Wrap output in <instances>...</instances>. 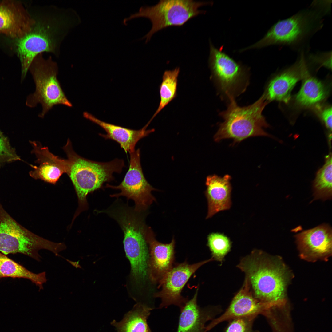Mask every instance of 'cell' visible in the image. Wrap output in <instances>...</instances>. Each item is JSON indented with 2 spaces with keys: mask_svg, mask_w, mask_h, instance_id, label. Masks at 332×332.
<instances>
[{
  "mask_svg": "<svg viewBox=\"0 0 332 332\" xmlns=\"http://www.w3.org/2000/svg\"><path fill=\"white\" fill-rule=\"evenodd\" d=\"M312 8L300 11L288 18L279 20L269 30L264 37L241 52L271 45L295 48L302 45L322 26V13L312 6Z\"/></svg>",
  "mask_w": 332,
  "mask_h": 332,
  "instance_id": "cell-6",
  "label": "cell"
},
{
  "mask_svg": "<svg viewBox=\"0 0 332 332\" xmlns=\"http://www.w3.org/2000/svg\"><path fill=\"white\" fill-rule=\"evenodd\" d=\"M214 260L211 257L192 264L185 261L173 266L159 283V286L161 288V290L154 294V297L161 299L159 308L174 305L181 309L188 300L181 294L187 282L200 267Z\"/></svg>",
  "mask_w": 332,
  "mask_h": 332,
  "instance_id": "cell-12",
  "label": "cell"
},
{
  "mask_svg": "<svg viewBox=\"0 0 332 332\" xmlns=\"http://www.w3.org/2000/svg\"><path fill=\"white\" fill-rule=\"evenodd\" d=\"M35 84L36 89L29 96L26 104L30 107L41 104L42 111L38 116L43 118L53 106L62 105L72 107L68 99L57 78L58 67L51 57L45 58L43 53L37 55L30 67Z\"/></svg>",
  "mask_w": 332,
  "mask_h": 332,
  "instance_id": "cell-7",
  "label": "cell"
},
{
  "mask_svg": "<svg viewBox=\"0 0 332 332\" xmlns=\"http://www.w3.org/2000/svg\"><path fill=\"white\" fill-rule=\"evenodd\" d=\"M9 277L27 279L40 289L43 288V284L47 281L45 272L33 273L0 252V279Z\"/></svg>",
  "mask_w": 332,
  "mask_h": 332,
  "instance_id": "cell-24",
  "label": "cell"
},
{
  "mask_svg": "<svg viewBox=\"0 0 332 332\" xmlns=\"http://www.w3.org/2000/svg\"><path fill=\"white\" fill-rule=\"evenodd\" d=\"M273 308L272 305L262 302L255 297L245 279L242 288L234 297L228 308L206 326V331L224 321L243 317H257L260 314L265 316Z\"/></svg>",
  "mask_w": 332,
  "mask_h": 332,
  "instance_id": "cell-13",
  "label": "cell"
},
{
  "mask_svg": "<svg viewBox=\"0 0 332 332\" xmlns=\"http://www.w3.org/2000/svg\"><path fill=\"white\" fill-rule=\"evenodd\" d=\"M83 116L100 126L107 133L106 134L100 133L99 135L105 139H110L116 141L126 153L134 151L136 145L140 140L154 131L153 129L146 130L149 124L148 123L142 128L135 130L102 121L87 112L83 113Z\"/></svg>",
  "mask_w": 332,
  "mask_h": 332,
  "instance_id": "cell-20",
  "label": "cell"
},
{
  "mask_svg": "<svg viewBox=\"0 0 332 332\" xmlns=\"http://www.w3.org/2000/svg\"><path fill=\"white\" fill-rule=\"evenodd\" d=\"M112 218L120 225L124 234L123 244L130 261V281L135 291L139 290L148 278V249L144 236L146 226L141 213L125 206L116 210Z\"/></svg>",
  "mask_w": 332,
  "mask_h": 332,
  "instance_id": "cell-4",
  "label": "cell"
},
{
  "mask_svg": "<svg viewBox=\"0 0 332 332\" xmlns=\"http://www.w3.org/2000/svg\"><path fill=\"white\" fill-rule=\"evenodd\" d=\"M179 67L164 71L160 86V100L156 111L150 120L153 119L177 96Z\"/></svg>",
  "mask_w": 332,
  "mask_h": 332,
  "instance_id": "cell-26",
  "label": "cell"
},
{
  "mask_svg": "<svg viewBox=\"0 0 332 332\" xmlns=\"http://www.w3.org/2000/svg\"><path fill=\"white\" fill-rule=\"evenodd\" d=\"M320 118L330 133L332 131V108L328 106L321 109L320 111Z\"/></svg>",
  "mask_w": 332,
  "mask_h": 332,
  "instance_id": "cell-31",
  "label": "cell"
},
{
  "mask_svg": "<svg viewBox=\"0 0 332 332\" xmlns=\"http://www.w3.org/2000/svg\"><path fill=\"white\" fill-rule=\"evenodd\" d=\"M198 288L192 298L180 309L176 332H207L206 323L212 320L222 310L216 307H200L197 304Z\"/></svg>",
  "mask_w": 332,
  "mask_h": 332,
  "instance_id": "cell-19",
  "label": "cell"
},
{
  "mask_svg": "<svg viewBox=\"0 0 332 332\" xmlns=\"http://www.w3.org/2000/svg\"><path fill=\"white\" fill-rule=\"evenodd\" d=\"M299 57L294 64L269 82L263 95L268 103L276 100L287 103L295 84L309 74L303 51Z\"/></svg>",
  "mask_w": 332,
  "mask_h": 332,
  "instance_id": "cell-15",
  "label": "cell"
},
{
  "mask_svg": "<svg viewBox=\"0 0 332 332\" xmlns=\"http://www.w3.org/2000/svg\"><path fill=\"white\" fill-rule=\"evenodd\" d=\"M140 150L138 149L129 153L128 170L121 182L117 186L107 184L105 187L118 189L121 192L110 195L111 197H126L132 200L135 204L134 210L139 212L145 211L155 198L151 193L155 190L148 182L144 176L140 163Z\"/></svg>",
  "mask_w": 332,
  "mask_h": 332,
  "instance_id": "cell-11",
  "label": "cell"
},
{
  "mask_svg": "<svg viewBox=\"0 0 332 332\" xmlns=\"http://www.w3.org/2000/svg\"><path fill=\"white\" fill-rule=\"evenodd\" d=\"M331 154L327 155L324 164L317 171L313 182L314 200L325 201L331 199L332 195V159Z\"/></svg>",
  "mask_w": 332,
  "mask_h": 332,
  "instance_id": "cell-25",
  "label": "cell"
},
{
  "mask_svg": "<svg viewBox=\"0 0 332 332\" xmlns=\"http://www.w3.org/2000/svg\"><path fill=\"white\" fill-rule=\"evenodd\" d=\"M228 102L226 109L219 113L223 121L219 124V129L214 136L215 141L231 139L234 144L251 137L270 136L263 129L269 125L262 114L268 103L263 95L248 106L238 105L233 98L230 99Z\"/></svg>",
  "mask_w": 332,
  "mask_h": 332,
  "instance_id": "cell-5",
  "label": "cell"
},
{
  "mask_svg": "<svg viewBox=\"0 0 332 332\" xmlns=\"http://www.w3.org/2000/svg\"><path fill=\"white\" fill-rule=\"evenodd\" d=\"M212 3L211 2L192 0H160L153 6H141L138 11L124 18L123 22L126 24L127 21L134 18L144 17L148 18L152 23V28L140 39L145 38V43H147L158 31L169 26H182L191 18L204 14L205 11L200 10L199 8Z\"/></svg>",
  "mask_w": 332,
  "mask_h": 332,
  "instance_id": "cell-8",
  "label": "cell"
},
{
  "mask_svg": "<svg viewBox=\"0 0 332 332\" xmlns=\"http://www.w3.org/2000/svg\"><path fill=\"white\" fill-rule=\"evenodd\" d=\"M61 248L60 243L48 240L32 233L13 219L5 210L0 201V251L5 255L17 253L37 261L41 257L40 249L57 255Z\"/></svg>",
  "mask_w": 332,
  "mask_h": 332,
  "instance_id": "cell-9",
  "label": "cell"
},
{
  "mask_svg": "<svg viewBox=\"0 0 332 332\" xmlns=\"http://www.w3.org/2000/svg\"><path fill=\"white\" fill-rule=\"evenodd\" d=\"M245 275L251 290L260 301L274 307L285 305L290 275L278 259L255 250L243 258L237 266Z\"/></svg>",
  "mask_w": 332,
  "mask_h": 332,
  "instance_id": "cell-2",
  "label": "cell"
},
{
  "mask_svg": "<svg viewBox=\"0 0 332 332\" xmlns=\"http://www.w3.org/2000/svg\"><path fill=\"white\" fill-rule=\"evenodd\" d=\"M304 79L300 89L295 97L296 103L303 107L318 106L328 95L326 86L309 74Z\"/></svg>",
  "mask_w": 332,
  "mask_h": 332,
  "instance_id": "cell-23",
  "label": "cell"
},
{
  "mask_svg": "<svg viewBox=\"0 0 332 332\" xmlns=\"http://www.w3.org/2000/svg\"><path fill=\"white\" fill-rule=\"evenodd\" d=\"M33 147L32 153L35 154L38 166L31 165L34 170L30 176L35 179H41L45 182L55 184L64 173H67L68 162L49 152L47 147H44L39 142L31 141Z\"/></svg>",
  "mask_w": 332,
  "mask_h": 332,
  "instance_id": "cell-18",
  "label": "cell"
},
{
  "mask_svg": "<svg viewBox=\"0 0 332 332\" xmlns=\"http://www.w3.org/2000/svg\"><path fill=\"white\" fill-rule=\"evenodd\" d=\"M308 59L311 62L321 66H324L331 69L332 52L331 51L310 53L308 56Z\"/></svg>",
  "mask_w": 332,
  "mask_h": 332,
  "instance_id": "cell-30",
  "label": "cell"
},
{
  "mask_svg": "<svg viewBox=\"0 0 332 332\" xmlns=\"http://www.w3.org/2000/svg\"><path fill=\"white\" fill-rule=\"evenodd\" d=\"M256 317H245L231 320L225 332H259L253 329V323Z\"/></svg>",
  "mask_w": 332,
  "mask_h": 332,
  "instance_id": "cell-28",
  "label": "cell"
},
{
  "mask_svg": "<svg viewBox=\"0 0 332 332\" xmlns=\"http://www.w3.org/2000/svg\"><path fill=\"white\" fill-rule=\"evenodd\" d=\"M144 234L149 246L148 278L152 283H159L173 267L175 240L173 238L169 243L159 242L156 239L150 227L147 226Z\"/></svg>",
  "mask_w": 332,
  "mask_h": 332,
  "instance_id": "cell-16",
  "label": "cell"
},
{
  "mask_svg": "<svg viewBox=\"0 0 332 332\" xmlns=\"http://www.w3.org/2000/svg\"><path fill=\"white\" fill-rule=\"evenodd\" d=\"M301 257L315 261L327 259L332 253V229L323 224L305 230L295 235Z\"/></svg>",
  "mask_w": 332,
  "mask_h": 332,
  "instance_id": "cell-14",
  "label": "cell"
},
{
  "mask_svg": "<svg viewBox=\"0 0 332 332\" xmlns=\"http://www.w3.org/2000/svg\"><path fill=\"white\" fill-rule=\"evenodd\" d=\"M20 160L14 149L10 145L7 138L0 131V164Z\"/></svg>",
  "mask_w": 332,
  "mask_h": 332,
  "instance_id": "cell-29",
  "label": "cell"
},
{
  "mask_svg": "<svg viewBox=\"0 0 332 332\" xmlns=\"http://www.w3.org/2000/svg\"><path fill=\"white\" fill-rule=\"evenodd\" d=\"M208 245L214 260L221 263H222L231 247V242L228 237L218 233H212L209 235Z\"/></svg>",
  "mask_w": 332,
  "mask_h": 332,
  "instance_id": "cell-27",
  "label": "cell"
},
{
  "mask_svg": "<svg viewBox=\"0 0 332 332\" xmlns=\"http://www.w3.org/2000/svg\"><path fill=\"white\" fill-rule=\"evenodd\" d=\"M31 31L17 42V50L22 66V79L25 77L35 57L44 52L60 55L62 42L81 22L71 8L53 5L39 6Z\"/></svg>",
  "mask_w": 332,
  "mask_h": 332,
  "instance_id": "cell-1",
  "label": "cell"
},
{
  "mask_svg": "<svg viewBox=\"0 0 332 332\" xmlns=\"http://www.w3.org/2000/svg\"><path fill=\"white\" fill-rule=\"evenodd\" d=\"M231 176L228 175L223 177L215 175L207 177V189L205 192L208 208L207 219L220 211L230 208L231 204Z\"/></svg>",
  "mask_w": 332,
  "mask_h": 332,
  "instance_id": "cell-21",
  "label": "cell"
},
{
  "mask_svg": "<svg viewBox=\"0 0 332 332\" xmlns=\"http://www.w3.org/2000/svg\"><path fill=\"white\" fill-rule=\"evenodd\" d=\"M154 309L145 303L138 302L120 321L113 320L111 324L117 332H152L147 320Z\"/></svg>",
  "mask_w": 332,
  "mask_h": 332,
  "instance_id": "cell-22",
  "label": "cell"
},
{
  "mask_svg": "<svg viewBox=\"0 0 332 332\" xmlns=\"http://www.w3.org/2000/svg\"><path fill=\"white\" fill-rule=\"evenodd\" d=\"M210 42L208 60L211 77L221 98H235L244 92L249 84V69L237 62Z\"/></svg>",
  "mask_w": 332,
  "mask_h": 332,
  "instance_id": "cell-10",
  "label": "cell"
},
{
  "mask_svg": "<svg viewBox=\"0 0 332 332\" xmlns=\"http://www.w3.org/2000/svg\"><path fill=\"white\" fill-rule=\"evenodd\" d=\"M63 149L68 157L67 174L73 185L78 200L79 206L73 221L80 213L88 209V194L103 188L105 183L113 181V173H121L125 166L122 159L117 158L109 162H101L84 158L73 150L69 139Z\"/></svg>",
  "mask_w": 332,
  "mask_h": 332,
  "instance_id": "cell-3",
  "label": "cell"
},
{
  "mask_svg": "<svg viewBox=\"0 0 332 332\" xmlns=\"http://www.w3.org/2000/svg\"><path fill=\"white\" fill-rule=\"evenodd\" d=\"M34 23L21 3L10 0L0 2V33L19 39L31 31Z\"/></svg>",
  "mask_w": 332,
  "mask_h": 332,
  "instance_id": "cell-17",
  "label": "cell"
}]
</instances>
